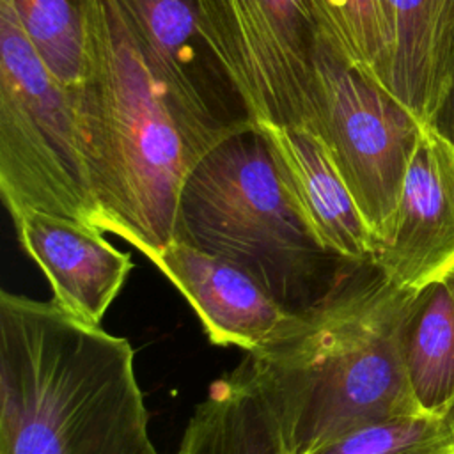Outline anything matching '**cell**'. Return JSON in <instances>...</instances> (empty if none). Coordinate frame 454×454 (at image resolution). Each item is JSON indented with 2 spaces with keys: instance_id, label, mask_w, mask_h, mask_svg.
I'll use <instances>...</instances> for the list:
<instances>
[{
  "instance_id": "cell-12",
  "label": "cell",
  "mask_w": 454,
  "mask_h": 454,
  "mask_svg": "<svg viewBox=\"0 0 454 454\" xmlns=\"http://www.w3.org/2000/svg\"><path fill=\"white\" fill-rule=\"evenodd\" d=\"M319 241L349 261L372 259L376 241L319 138L307 128L257 124Z\"/></svg>"
},
{
  "instance_id": "cell-3",
  "label": "cell",
  "mask_w": 454,
  "mask_h": 454,
  "mask_svg": "<svg viewBox=\"0 0 454 454\" xmlns=\"http://www.w3.org/2000/svg\"><path fill=\"white\" fill-rule=\"evenodd\" d=\"M90 74L73 92L98 227L153 261L204 156L174 119L112 0H89Z\"/></svg>"
},
{
  "instance_id": "cell-19",
  "label": "cell",
  "mask_w": 454,
  "mask_h": 454,
  "mask_svg": "<svg viewBox=\"0 0 454 454\" xmlns=\"http://www.w3.org/2000/svg\"><path fill=\"white\" fill-rule=\"evenodd\" d=\"M427 124H431L454 145V69H452V78H450L447 94L443 96L438 110L434 112L433 119Z\"/></svg>"
},
{
  "instance_id": "cell-10",
  "label": "cell",
  "mask_w": 454,
  "mask_h": 454,
  "mask_svg": "<svg viewBox=\"0 0 454 454\" xmlns=\"http://www.w3.org/2000/svg\"><path fill=\"white\" fill-rule=\"evenodd\" d=\"M151 262L188 300L216 346L254 353L294 316L243 266L183 239L170 241Z\"/></svg>"
},
{
  "instance_id": "cell-17",
  "label": "cell",
  "mask_w": 454,
  "mask_h": 454,
  "mask_svg": "<svg viewBox=\"0 0 454 454\" xmlns=\"http://www.w3.org/2000/svg\"><path fill=\"white\" fill-rule=\"evenodd\" d=\"M310 4L323 35L337 51L387 89L394 51L387 0H310Z\"/></svg>"
},
{
  "instance_id": "cell-6",
  "label": "cell",
  "mask_w": 454,
  "mask_h": 454,
  "mask_svg": "<svg viewBox=\"0 0 454 454\" xmlns=\"http://www.w3.org/2000/svg\"><path fill=\"white\" fill-rule=\"evenodd\" d=\"M424 124L321 35L309 129L353 195L376 250L394 232L403 181Z\"/></svg>"
},
{
  "instance_id": "cell-14",
  "label": "cell",
  "mask_w": 454,
  "mask_h": 454,
  "mask_svg": "<svg viewBox=\"0 0 454 454\" xmlns=\"http://www.w3.org/2000/svg\"><path fill=\"white\" fill-rule=\"evenodd\" d=\"M176 454H289L277 413L248 356L211 383Z\"/></svg>"
},
{
  "instance_id": "cell-20",
  "label": "cell",
  "mask_w": 454,
  "mask_h": 454,
  "mask_svg": "<svg viewBox=\"0 0 454 454\" xmlns=\"http://www.w3.org/2000/svg\"><path fill=\"white\" fill-rule=\"evenodd\" d=\"M443 417L449 420V424H450L452 429H454V399L450 401V404H449V408H447V411H445Z\"/></svg>"
},
{
  "instance_id": "cell-16",
  "label": "cell",
  "mask_w": 454,
  "mask_h": 454,
  "mask_svg": "<svg viewBox=\"0 0 454 454\" xmlns=\"http://www.w3.org/2000/svg\"><path fill=\"white\" fill-rule=\"evenodd\" d=\"M48 73L76 92L90 74L89 0H9Z\"/></svg>"
},
{
  "instance_id": "cell-2",
  "label": "cell",
  "mask_w": 454,
  "mask_h": 454,
  "mask_svg": "<svg viewBox=\"0 0 454 454\" xmlns=\"http://www.w3.org/2000/svg\"><path fill=\"white\" fill-rule=\"evenodd\" d=\"M147 419L128 339L0 293V454H158Z\"/></svg>"
},
{
  "instance_id": "cell-8",
  "label": "cell",
  "mask_w": 454,
  "mask_h": 454,
  "mask_svg": "<svg viewBox=\"0 0 454 454\" xmlns=\"http://www.w3.org/2000/svg\"><path fill=\"white\" fill-rule=\"evenodd\" d=\"M112 2L174 119L200 153L255 124L202 30L197 0Z\"/></svg>"
},
{
  "instance_id": "cell-18",
  "label": "cell",
  "mask_w": 454,
  "mask_h": 454,
  "mask_svg": "<svg viewBox=\"0 0 454 454\" xmlns=\"http://www.w3.org/2000/svg\"><path fill=\"white\" fill-rule=\"evenodd\" d=\"M309 454H454V429L442 415L392 417L353 427Z\"/></svg>"
},
{
  "instance_id": "cell-4",
  "label": "cell",
  "mask_w": 454,
  "mask_h": 454,
  "mask_svg": "<svg viewBox=\"0 0 454 454\" xmlns=\"http://www.w3.org/2000/svg\"><path fill=\"white\" fill-rule=\"evenodd\" d=\"M174 239L243 266L294 314L321 301L360 262L319 241L257 124L222 138L190 170Z\"/></svg>"
},
{
  "instance_id": "cell-1",
  "label": "cell",
  "mask_w": 454,
  "mask_h": 454,
  "mask_svg": "<svg viewBox=\"0 0 454 454\" xmlns=\"http://www.w3.org/2000/svg\"><path fill=\"white\" fill-rule=\"evenodd\" d=\"M415 293L388 280L372 259L360 261L321 301L248 353L289 454H309L367 422L426 413L403 348Z\"/></svg>"
},
{
  "instance_id": "cell-11",
  "label": "cell",
  "mask_w": 454,
  "mask_h": 454,
  "mask_svg": "<svg viewBox=\"0 0 454 454\" xmlns=\"http://www.w3.org/2000/svg\"><path fill=\"white\" fill-rule=\"evenodd\" d=\"M23 250L48 278L53 301L73 317L101 326L131 270V255L117 250L103 231L83 222L28 209L12 220Z\"/></svg>"
},
{
  "instance_id": "cell-5",
  "label": "cell",
  "mask_w": 454,
  "mask_h": 454,
  "mask_svg": "<svg viewBox=\"0 0 454 454\" xmlns=\"http://www.w3.org/2000/svg\"><path fill=\"white\" fill-rule=\"evenodd\" d=\"M0 193L12 220L37 209L99 229L73 92L39 60L9 0H0Z\"/></svg>"
},
{
  "instance_id": "cell-7",
  "label": "cell",
  "mask_w": 454,
  "mask_h": 454,
  "mask_svg": "<svg viewBox=\"0 0 454 454\" xmlns=\"http://www.w3.org/2000/svg\"><path fill=\"white\" fill-rule=\"evenodd\" d=\"M202 30L255 124L312 122L323 35L310 0H197Z\"/></svg>"
},
{
  "instance_id": "cell-15",
  "label": "cell",
  "mask_w": 454,
  "mask_h": 454,
  "mask_svg": "<svg viewBox=\"0 0 454 454\" xmlns=\"http://www.w3.org/2000/svg\"><path fill=\"white\" fill-rule=\"evenodd\" d=\"M403 348L419 406L443 417L454 399V268L413 294Z\"/></svg>"
},
{
  "instance_id": "cell-9",
  "label": "cell",
  "mask_w": 454,
  "mask_h": 454,
  "mask_svg": "<svg viewBox=\"0 0 454 454\" xmlns=\"http://www.w3.org/2000/svg\"><path fill=\"white\" fill-rule=\"evenodd\" d=\"M372 261L410 291L454 268V145L427 122L403 181L394 232Z\"/></svg>"
},
{
  "instance_id": "cell-13",
  "label": "cell",
  "mask_w": 454,
  "mask_h": 454,
  "mask_svg": "<svg viewBox=\"0 0 454 454\" xmlns=\"http://www.w3.org/2000/svg\"><path fill=\"white\" fill-rule=\"evenodd\" d=\"M394 30L388 92L429 122L454 69V0H387Z\"/></svg>"
}]
</instances>
